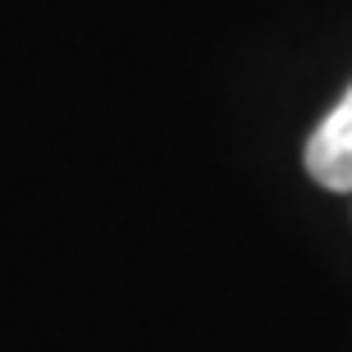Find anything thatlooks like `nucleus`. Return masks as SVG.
I'll list each match as a JSON object with an SVG mask.
<instances>
[{
    "instance_id": "obj_1",
    "label": "nucleus",
    "mask_w": 352,
    "mask_h": 352,
    "mask_svg": "<svg viewBox=\"0 0 352 352\" xmlns=\"http://www.w3.org/2000/svg\"><path fill=\"white\" fill-rule=\"evenodd\" d=\"M302 165L320 188L329 192H352V87L329 105V115L316 124L307 138Z\"/></svg>"
}]
</instances>
